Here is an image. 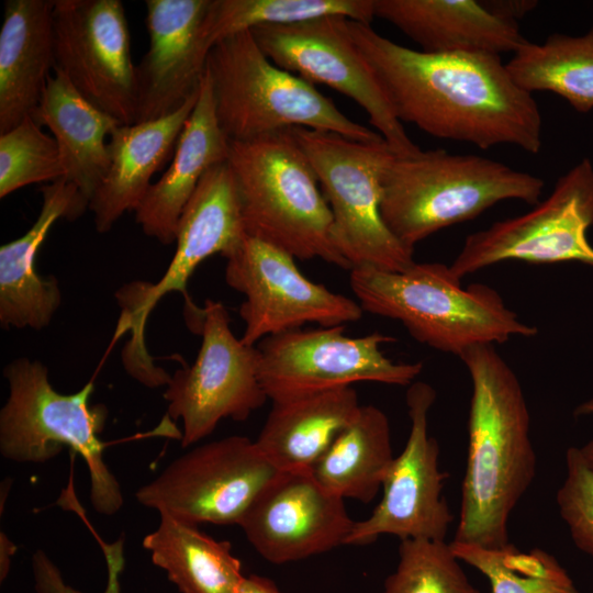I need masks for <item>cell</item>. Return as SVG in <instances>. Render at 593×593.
<instances>
[{"mask_svg":"<svg viewBox=\"0 0 593 593\" xmlns=\"http://www.w3.org/2000/svg\"><path fill=\"white\" fill-rule=\"evenodd\" d=\"M345 325L298 328L268 336L257 345L258 378L268 400L279 401L369 381L410 385L423 362H394L382 345L394 337L344 334Z\"/></svg>","mask_w":593,"mask_h":593,"instance_id":"cell-10","label":"cell"},{"mask_svg":"<svg viewBox=\"0 0 593 593\" xmlns=\"http://www.w3.org/2000/svg\"><path fill=\"white\" fill-rule=\"evenodd\" d=\"M360 407L353 387L273 401L255 443L278 471L311 470Z\"/></svg>","mask_w":593,"mask_h":593,"instance_id":"cell-25","label":"cell"},{"mask_svg":"<svg viewBox=\"0 0 593 593\" xmlns=\"http://www.w3.org/2000/svg\"><path fill=\"white\" fill-rule=\"evenodd\" d=\"M31 116L51 130L59 149L64 179L90 201L110 165L105 138L121 123L86 100L56 68Z\"/></svg>","mask_w":593,"mask_h":593,"instance_id":"cell-26","label":"cell"},{"mask_svg":"<svg viewBox=\"0 0 593 593\" xmlns=\"http://www.w3.org/2000/svg\"><path fill=\"white\" fill-rule=\"evenodd\" d=\"M354 524L343 497L320 484L311 470H294L279 471L238 526L265 560L282 564L346 545Z\"/></svg>","mask_w":593,"mask_h":593,"instance_id":"cell-17","label":"cell"},{"mask_svg":"<svg viewBox=\"0 0 593 593\" xmlns=\"http://www.w3.org/2000/svg\"><path fill=\"white\" fill-rule=\"evenodd\" d=\"M230 143L219 124L205 70L197 103L180 134L171 163L135 211V220L145 235L163 245L175 243L187 203L206 171L227 160Z\"/></svg>","mask_w":593,"mask_h":593,"instance_id":"cell-21","label":"cell"},{"mask_svg":"<svg viewBox=\"0 0 593 593\" xmlns=\"http://www.w3.org/2000/svg\"><path fill=\"white\" fill-rule=\"evenodd\" d=\"M394 458L388 416L374 405H361L311 472L327 491L367 504L382 489Z\"/></svg>","mask_w":593,"mask_h":593,"instance_id":"cell-28","label":"cell"},{"mask_svg":"<svg viewBox=\"0 0 593 593\" xmlns=\"http://www.w3.org/2000/svg\"><path fill=\"white\" fill-rule=\"evenodd\" d=\"M326 16L370 24L374 0H211L204 21L210 48L220 40L261 25H288Z\"/></svg>","mask_w":593,"mask_h":593,"instance_id":"cell-30","label":"cell"},{"mask_svg":"<svg viewBox=\"0 0 593 593\" xmlns=\"http://www.w3.org/2000/svg\"><path fill=\"white\" fill-rule=\"evenodd\" d=\"M227 163L248 236L295 259L349 270L333 243V216L317 176L291 128L231 142Z\"/></svg>","mask_w":593,"mask_h":593,"instance_id":"cell-5","label":"cell"},{"mask_svg":"<svg viewBox=\"0 0 593 593\" xmlns=\"http://www.w3.org/2000/svg\"><path fill=\"white\" fill-rule=\"evenodd\" d=\"M506 68L523 90L550 91L577 111L593 109V29L582 36L551 34L542 44L527 42Z\"/></svg>","mask_w":593,"mask_h":593,"instance_id":"cell-29","label":"cell"},{"mask_svg":"<svg viewBox=\"0 0 593 593\" xmlns=\"http://www.w3.org/2000/svg\"><path fill=\"white\" fill-rule=\"evenodd\" d=\"M246 237L236 182L226 160L206 171L187 203L178 223L176 250L161 279L131 286L133 296L123 305L135 326L142 332L150 311L167 293L189 298L187 283L198 266L215 254L226 258Z\"/></svg>","mask_w":593,"mask_h":593,"instance_id":"cell-19","label":"cell"},{"mask_svg":"<svg viewBox=\"0 0 593 593\" xmlns=\"http://www.w3.org/2000/svg\"><path fill=\"white\" fill-rule=\"evenodd\" d=\"M219 124L231 142L305 127L358 142L384 139L346 116L315 86L273 64L250 31L220 40L205 68Z\"/></svg>","mask_w":593,"mask_h":593,"instance_id":"cell-6","label":"cell"},{"mask_svg":"<svg viewBox=\"0 0 593 593\" xmlns=\"http://www.w3.org/2000/svg\"><path fill=\"white\" fill-rule=\"evenodd\" d=\"M348 29L402 123L481 149L507 144L540 150L538 104L515 83L500 55L425 53L392 42L370 24L348 20Z\"/></svg>","mask_w":593,"mask_h":593,"instance_id":"cell-1","label":"cell"},{"mask_svg":"<svg viewBox=\"0 0 593 593\" xmlns=\"http://www.w3.org/2000/svg\"><path fill=\"white\" fill-rule=\"evenodd\" d=\"M250 32L278 67L313 86H327L359 104L396 156L421 149L405 132L379 79L356 46L348 19L326 16L288 25H261Z\"/></svg>","mask_w":593,"mask_h":593,"instance_id":"cell-13","label":"cell"},{"mask_svg":"<svg viewBox=\"0 0 593 593\" xmlns=\"http://www.w3.org/2000/svg\"><path fill=\"white\" fill-rule=\"evenodd\" d=\"M14 553V546L7 538L5 535L1 534V557H0V572L1 581L5 578L10 568V557Z\"/></svg>","mask_w":593,"mask_h":593,"instance_id":"cell-39","label":"cell"},{"mask_svg":"<svg viewBox=\"0 0 593 593\" xmlns=\"http://www.w3.org/2000/svg\"><path fill=\"white\" fill-rule=\"evenodd\" d=\"M566 467L556 495L558 511L575 547L593 557V471L574 446L567 449Z\"/></svg>","mask_w":593,"mask_h":593,"instance_id":"cell-34","label":"cell"},{"mask_svg":"<svg viewBox=\"0 0 593 593\" xmlns=\"http://www.w3.org/2000/svg\"><path fill=\"white\" fill-rule=\"evenodd\" d=\"M42 206L36 221L21 237L0 247V324L3 328L46 327L60 306L61 291L54 276L35 270V257L53 224L80 217L89 201L61 178L41 188Z\"/></svg>","mask_w":593,"mask_h":593,"instance_id":"cell-20","label":"cell"},{"mask_svg":"<svg viewBox=\"0 0 593 593\" xmlns=\"http://www.w3.org/2000/svg\"><path fill=\"white\" fill-rule=\"evenodd\" d=\"M593 165L585 158L560 177L552 192L514 217L471 233L449 266L459 279L510 261H577L593 268Z\"/></svg>","mask_w":593,"mask_h":593,"instance_id":"cell-11","label":"cell"},{"mask_svg":"<svg viewBox=\"0 0 593 593\" xmlns=\"http://www.w3.org/2000/svg\"><path fill=\"white\" fill-rule=\"evenodd\" d=\"M225 281L246 298L239 315L245 322L240 339L248 346L309 323L338 326L363 314L355 300L302 275L292 255L248 235L226 257Z\"/></svg>","mask_w":593,"mask_h":593,"instance_id":"cell-14","label":"cell"},{"mask_svg":"<svg viewBox=\"0 0 593 593\" xmlns=\"http://www.w3.org/2000/svg\"><path fill=\"white\" fill-rule=\"evenodd\" d=\"M9 396L0 411V452L15 462L44 463L65 447L86 462L90 477V503L96 512L115 514L123 504L119 481L103 459V430L108 410L90 405L94 384L78 392H57L48 379L47 367L19 357L3 369Z\"/></svg>","mask_w":593,"mask_h":593,"instance_id":"cell-7","label":"cell"},{"mask_svg":"<svg viewBox=\"0 0 593 593\" xmlns=\"http://www.w3.org/2000/svg\"><path fill=\"white\" fill-rule=\"evenodd\" d=\"M237 593H282L275 582L266 577L250 574L244 577Z\"/></svg>","mask_w":593,"mask_h":593,"instance_id":"cell-37","label":"cell"},{"mask_svg":"<svg viewBox=\"0 0 593 593\" xmlns=\"http://www.w3.org/2000/svg\"><path fill=\"white\" fill-rule=\"evenodd\" d=\"M143 547L181 593H237L245 577L228 541L166 514L144 537Z\"/></svg>","mask_w":593,"mask_h":593,"instance_id":"cell-27","label":"cell"},{"mask_svg":"<svg viewBox=\"0 0 593 593\" xmlns=\"http://www.w3.org/2000/svg\"><path fill=\"white\" fill-rule=\"evenodd\" d=\"M349 284L363 312L399 321L417 342L457 355L514 336L533 337L500 293L483 283L462 288L441 262H414L402 271L355 268Z\"/></svg>","mask_w":593,"mask_h":593,"instance_id":"cell-3","label":"cell"},{"mask_svg":"<svg viewBox=\"0 0 593 593\" xmlns=\"http://www.w3.org/2000/svg\"><path fill=\"white\" fill-rule=\"evenodd\" d=\"M199 90L166 116L121 124L111 133L108 142L109 169L89 201L99 233L110 231L125 212H135L139 206L153 184L154 174L172 158Z\"/></svg>","mask_w":593,"mask_h":593,"instance_id":"cell-22","label":"cell"},{"mask_svg":"<svg viewBox=\"0 0 593 593\" xmlns=\"http://www.w3.org/2000/svg\"><path fill=\"white\" fill-rule=\"evenodd\" d=\"M56 69L91 104L123 125L136 122L135 65L121 0H54Z\"/></svg>","mask_w":593,"mask_h":593,"instance_id":"cell-15","label":"cell"},{"mask_svg":"<svg viewBox=\"0 0 593 593\" xmlns=\"http://www.w3.org/2000/svg\"><path fill=\"white\" fill-rule=\"evenodd\" d=\"M435 400L430 384H410L406 444L383 481L380 502L368 518L355 522L346 545H368L381 535L445 540L455 517L443 496L448 473L439 468V445L428 434V413Z\"/></svg>","mask_w":593,"mask_h":593,"instance_id":"cell-16","label":"cell"},{"mask_svg":"<svg viewBox=\"0 0 593 593\" xmlns=\"http://www.w3.org/2000/svg\"><path fill=\"white\" fill-rule=\"evenodd\" d=\"M103 551L108 580L103 593H121L120 575L124 568L123 539L104 542L97 537ZM32 572L36 593H82L68 585L53 560L38 549L32 556Z\"/></svg>","mask_w":593,"mask_h":593,"instance_id":"cell-35","label":"cell"},{"mask_svg":"<svg viewBox=\"0 0 593 593\" xmlns=\"http://www.w3.org/2000/svg\"><path fill=\"white\" fill-rule=\"evenodd\" d=\"M210 1H145L149 46L135 67V123L177 111L199 90L211 49L204 35Z\"/></svg>","mask_w":593,"mask_h":593,"instance_id":"cell-18","label":"cell"},{"mask_svg":"<svg viewBox=\"0 0 593 593\" xmlns=\"http://www.w3.org/2000/svg\"><path fill=\"white\" fill-rule=\"evenodd\" d=\"M449 544L460 561L488 579L492 593H580L567 570L546 550L522 551L511 542L501 548Z\"/></svg>","mask_w":593,"mask_h":593,"instance_id":"cell-31","label":"cell"},{"mask_svg":"<svg viewBox=\"0 0 593 593\" xmlns=\"http://www.w3.org/2000/svg\"><path fill=\"white\" fill-rule=\"evenodd\" d=\"M64 178L55 138L32 118L0 134V198L32 183Z\"/></svg>","mask_w":593,"mask_h":593,"instance_id":"cell-33","label":"cell"},{"mask_svg":"<svg viewBox=\"0 0 593 593\" xmlns=\"http://www.w3.org/2000/svg\"><path fill=\"white\" fill-rule=\"evenodd\" d=\"M186 320L202 340L191 366L171 376L164 399L168 415L183 425L181 446L211 435L224 418L246 421L268 400L258 378V353L237 338L220 301L197 307L186 299Z\"/></svg>","mask_w":593,"mask_h":593,"instance_id":"cell-9","label":"cell"},{"mask_svg":"<svg viewBox=\"0 0 593 593\" xmlns=\"http://www.w3.org/2000/svg\"><path fill=\"white\" fill-rule=\"evenodd\" d=\"M374 16L398 27L425 53L514 54L528 42L517 23L475 0H374Z\"/></svg>","mask_w":593,"mask_h":593,"instance_id":"cell-23","label":"cell"},{"mask_svg":"<svg viewBox=\"0 0 593 593\" xmlns=\"http://www.w3.org/2000/svg\"><path fill=\"white\" fill-rule=\"evenodd\" d=\"M459 358L472 385L468 455L459 521L452 541L508 545L510 516L533 483L537 457L521 382L494 345H477Z\"/></svg>","mask_w":593,"mask_h":593,"instance_id":"cell-2","label":"cell"},{"mask_svg":"<svg viewBox=\"0 0 593 593\" xmlns=\"http://www.w3.org/2000/svg\"><path fill=\"white\" fill-rule=\"evenodd\" d=\"M446 540L404 539L382 593H479Z\"/></svg>","mask_w":593,"mask_h":593,"instance_id":"cell-32","label":"cell"},{"mask_svg":"<svg viewBox=\"0 0 593 593\" xmlns=\"http://www.w3.org/2000/svg\"><path fill=\"white\" fill-rule=\"evenodd\" d=\"M279 471L255 440L228 436L171 461L135 497L160 514L192 524L238 525L242 516Z\"/></svg>","mask_w":593,"mask_h":593,"instance_id":"cell-12","label":"cell"},{"mask_svg":"<svg viewBox=\"0 0 593 593\" xmlns=\"http://www.w3.org/2000/svg\"><path fill=\"white\" fill-rule=\"evenodd\" d=\"M482 3L494 15L514 23L538 5L536 0H489Z\"/></svg>","mask_w":593,"mask_h":593,"instance_id":"cell-36","label":"cell"},{"mask_svg":"<svg viewBox=\"0 0 593 593\" xmlns=\"http://www.w3.org/2000/svg\"><path fill=\"white\" fill-rule=\"evenodd\" d=\"M545 181L501 161L444 149L392 158L380 211L391 233L413 248L451 225L475 219L505 200L539 202Z\"/></svg>","mask_w":593,"mask_h":593,"instance_id":"cell-4","label":"cell"},{"mask_svg":"<svg viewBox=\"0 0 593 593\" xmlns=\"http://www.w3.org/2000/svg\"><path fill=\"white\" fill-rule=\"evenodd\" d=\"M575 416L593 415V398L578 405L573 412ZM589 468L593 471V440L580 448Z\"/></svg>","mask_w":593,"mask_h":593,"instance_id":"cell-38","label":"cell"},{"mask_svg":"<svg viewBox=\"0 0 593 593\" xmlns=\"http://www.w3.org/2000/svg\"><path fill=\"white\" fill-rule=\"evenodd\" d=\"M291 131L317 176L333 216L332 239L349 271L412 266L414 249L391 233L380 211L384 172L395 155L389 144L305 127Z\"/></svg>","mask_w":593,"mask_h":593,"instance_id":"cell-8","label":"cell"},{"mask_svg":"<svg viewBox=\"0 0 593 593\" xmlns=\"http://www.w3.org/2000/svg\"><path fill=\"white\" fill-rule=\"evenodd\" d=\"M54 0H7L0 30V134L38 107L56 67Z\"/></svg>","mask_w":593,"mask_h":593,"instance_id":"cell-24","label":"cell"}]
</instances>
